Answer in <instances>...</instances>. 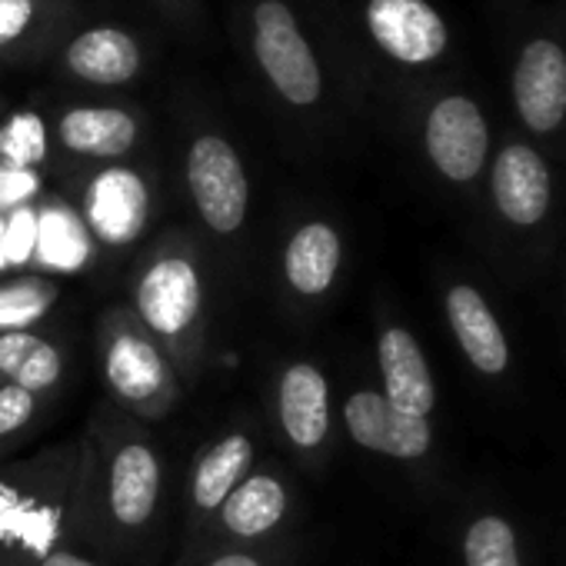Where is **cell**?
I'll return each instance as SVG.
<instances>
[{
    "label": "cell",
    "instance_id": "6da1fadb",
    "mask_svg": "<svg viewBox=\"0 0 566 566\" xmlns=\"http://www.w3.org/2000/svg\"><path fill=\"white\" fill-rule=\"evenodd\" d=\"M510 101L533 137H556L566 127V38L556 28H536L516 44Z\"/></svg>",
    "mask_w": 566,
    "mask_h": 566
},
{
    "label": "cell",
    "instance_id": "7a4b0ae2",
    "mask_svg": "<svg viewBox=\"0 0 566 566\" xmlns=\"http://www.w3.org/2000/svg\"><path fill=\"white\" fill-rule=\"evenodd\" d=\"M253 54L276 94L294 107H314L324 74L294 11L283 0H263L253 11Z\"/></svg>",
    "mask_w": 566,
    "mask_h": 566
},
{
    "label": "cell",
    "instance_id": "3957f363",
    "mask_svg": "<svg viewBox=\"0 0 566 566\" xmlns=\"http://www.w3.org/2000/svg\"><path fill=\"white\" fill-rule=\"evenodd\" d=\"M423 150L450 184H473L490 164V124L483 107L460 91L440 94L423 117Z\"/></svg>",
    "mask_w": 566,
    "mask_h": 566
},
{
    "label": "cell",
    "instance_id": "277c9868",
    "mask_svg": "<svg viewBox=\"0 0 566 566\" xmlns=\"http://www.w3.org/2000/svg\"><path fill=\"white\" fill-rule=\"evenodd\" d=\"M187 187L193 193L200 220L213 233L230 237L243 227L250 207V184L237 150L223 137L203 134L190 144Z\"/></svg>",
    "mask_w": 566,
    "mask_h": 566
},
{
    "label": "cell",
    "instance_id": "5b68a950",
    "mask_svg": "<svg viewBox=\"0 0 566 566\" xmlns=\"http://www.w3.org/2000/svg\"><path fill=\"white\" fill-rule=\"evenodd\" d=\"M134 301H137V317L154 337L167 344H180L197 327L203 307L197 263L184 253L157 256L137 280Z\"/></svg>",
    "mask_w": 566,
    "mask_h": 566
},
{
    "label": "cell",
    "instance_id": "8992f818",
    "mask_svg": "<svg viewBox=\"0 0 566 566\" xmlns=\"http://www.w3.org/2000/svg\"><path fill=\"white\" fill-rule=\"evenodd\" d=\"M367 34L403 67H430L450 51V24L430 0H367Z\"/></svg>",
    "mask_w": 566,
    "mask_h": 566
},
{
    "label": "cell",
    "instance_id": "52a82bcc",
    "mask_svg": "<svg viewBox=\"0 0 566 566\" xmlns=\"http://www.w3.org/2000/svg\"><path fill=\"white\" fill-rule=\"evenodd\" d=\"M107 387L137 410H160L174 397V374L157 344L137 327H114L104 344Z\"/></svg>",
    "mask_w": 566,
    "mask_h": 566
},
{
    "label": "cell",
    "instance_id": "ba28073f",
    "mask_svg": "<svg viewBox=\"0 0 566 566\" xmlns=\"http://www.w3.org/2000/svg\"><path fill=\"white\" fill-rule=\"evenodd\" d=\"M490 193L506 223L536 227L553 203V174L546 157L526 140L503 144L490 164Z\"/></svg>",
    "mask_w": 566,
    "mask_h": 566
},
{
    "label": "cell",
    "instance_id": "9c48e42d",
    "mask_svg": "<svg viewBox=\"0 0 566 566\" xmlns=\"http://www.w3.org/2000/svg\"><path fill=\"white\" fill-rule=\"evenodd\" d=\"M344 427L354 443L394 460H420L433 443V427L427 417H410L397 410L377 390H357L347 397Z\"/></svg>",
    "mask_w": 566,
    "mask_h": 566
},
{
    "label": "cell",
    "instance_id": "30bf717a",
    "mask_svg": "<svg viewBox=\"0 0 566 566\" xmlns=\"http://www.w3.org/2000/svg\"><path fill=\"white\" fill-rule=\"evenodd\" d=\"M147 207H150V197H147L144 177L127 167H107L87 187L84 223L91 237H97L101 243L127 247L144 233Z\"/></svg>",
    "mask_w": 566,
    "mask_h": 566
},
{
    "label": "cell",
    "instance_id": "8fae6325",
    "mask_svg": "<svg viewBox=\"0 0 566 566\" xmlns=\"http://www.w3.org/2000/svg\"><path fill=\"white\" fill-rule=\"evenodd\" d=\"M280 427L297 450H317L331 433V384L314 364H291L276 390Z\"/></svg>",
    "mask_w": 566,
    "mask_h": 566
},
{
    "label": "cell",
    "instance_id": "7c38bea8",
    "mask_svg": "<svg viewBox=\"0 0 566 566\" xmlns=\"http://www.w3.org/2000/svg\"><path fill=\"white\" fill-rule=\"evenodd\" d=\"M377 364L384 377V397L397 410L430 420L437 407V387L417 337L407 327H387L377 340Z\"/></svg>",
    "mask_w": 566,
    "mask_h": 566
},
{
    "label": "cell",
    "instance_id": "4fadbf2b",
    "mask_svg": "<svg viewBox=\"0 0 566 566\" xmlns=\"http://www.w3.org/2000/svg\"><path fill=\"white\" fill-rule=\"evenodd\" d=\"M160 460L154 453V447H147L144 440H130L114 453L111 463V476H107V506L111 516L127 526V530H140L160 500Z\"/></svg>",
    "mask_w": 566,
    "mask_h": 566
},
{
    "label": "cell",
    "instance_id": "5bb4252c",
    "mask_svg": "<svg viewBox=\"0 0 566 566\" xmlns=\"http://www.w3.org/2000/svg\"><path fill=\"white\" fill-rule=\"evenodd\" d=\"M447 321L453 327V337L467 360L483 377H500L510 367V347L503 337V327L496 324L490 304L480 297L470 283H457L447 294Z\"/></svg>",
    "mask_w": 566,
    "mask_h": 566
},
{
    "label": "cell",
    "instance_id": "9a60e30c",
    "mask_svg": "<svg viewBox=\"0 0 566 566\" xmlns=\"http://www.w3.org/2000/svg\"><path fill=\"white\" fill-rule=\"evenodd\" d=\"M340 260H344L340 233L324 220H311L297 227L294 237L287 240V250H283V276H287L291 291H297L301 297H324L340 273Z\"/></svg>",
    "mask_w": 566,
    "mask_h": 566
},
{
    "label": "cell",
    "instance_id": "2e32d148",
    "mask_svg": "<svg viewBox=\"0 0 566 566\" xmlns=\"http://www.w3.org/2000/svg\"><path fill=\"white\" fill-rule=\"evenodd\" d=\"M67 67L97 87H120L137 77L140 71V48L127 31L117 28H94L71 41Z\"/></svg>",
    "mask_w": 566,
    "mask_h": 566
},
{
    "label": "cell",
    "instance_id": "e0dca14e",
    "mask_svg": "<svg viewBox=\"0 0 566 566\" xmlns=\"http://www.w3.org/2000/svg\"><path fill=\"white\" fill-rule=\"evenodd\" d=\"M61 144L81 157L114 160L137 144V120L120 107H74L61 117Z\"/></svg>",
    "mask_w": 566,
    "mask_h": 566
},
{
    "label": "cell",
    "instance_id": "ac0fdd59",
    "mask_svg": "<svg viewBox=\"0 0 566 566\" xmlns=\"http://www.w3.org/2000/svg\"><path fill=\"white\" fill-rule=\"evenodd\" d=\"M287 516V490L273 473H250L237 483V490L223 500L220 520L227 533L240 539L266 536Z\"/></svg>",
    "mask_w": 566,
    "mask_h": 566
},
{
    "label": "cell",
    "instance_id": "d6986e66",
    "mask_svg": "<svg viewBox=\"0 0 566 566\" xmlns=\"http://www.w3.org/2000/svg\"><path fill=\"white\" fill-rule=\"evenodd\" d=\"M91 230L77 210L54 200L38 210V247L34 263L51 273H77L91 260Z\"/></svg>",
    "mask_w": 566,
    "mask_h": 566
},
{
    "label": "cell",
    "instance_id": "ffe728a7",
    "mask_svg": "<svg viewBox=\"0 0 566 566\" xmlns=\"http://www.w3.org/2000/svg\"><path fill=\"white\" fill-rule=\"evenodd\" d=\"M250 463H253V443L247 433L220 437L193 467V480H190L193 506L203 513L220 510L223 500L237 490V483L250 476Z\"/></svg>",
    "mask_w": 566,
    "mask_h": 566
},
{
    "label": "cell",
    "instance_id": "44dd1931",
    "mask_svg": "<svg viewBox=\"0 0 566 566\" xmlns=\"http://www.w3.org/2000/svg\"><path fill=\"white\" fill-rule=\"evenodd\" d=\"M0 374L8 377V384L38 397L61 380L64 357L51 340L31 331L0 334Z\"/></svg>",
    "mask_w": 566,
    "mask_h": 566
},
{
    "label": "cell",
    "instance_id": "7402d4cb",
    "mask_svg": "<svg viewBox=\"0 0 566 566\" xmlns=\"http://www.w3.org/2000/svg\"><path fill=\"white\" fill-rule=\"evenodd\" d=\"M57 304V287L44 276H24L0 287V334L31 331Z\"/></svg>",
    "mask_w": 566,
    "mask_h": 566
},
{
    "label": "cell",
    "instance_id": "603a6c76",
    "mask_svg": "<svg viewBox=\"0 0 566 566\" xmlns=\"http://www.w3.org/2000/svg\"><path fill=\"white\" fill-rule=\"evenodd\" d=\"M463 563L467 566H520L513 526L496 513L476 516L463 533Z\"/></svg>",
    "mask_w": 566,
    "mask_h": 566
},
{
    "label": "cell",
    "instance_id": "cb8c5ba5",
    "mask_svg": "<svg viewBox=\"0 0 566 566\" xmlns=\"http://www.w3.org/2000/svg\"><path fill=\"white\" fill-rule=\"evenodd\" d=\"M44 157H48V127L41 114L34 111L11 114L8 124L0 127V164L34 170L38 164H44Z\"/></svg>",
    "mask_w": 566,
    "mask_h": 566
},
{
    "label": "cell",
    "instance_id": "d4e9b609",
    "mask_svg": "<svg viewBox=\"0 0 566 566\" xmlns=\"http://www.w3.org/2000/svg\"><path fill=\"white\" fill-rule=\"evenodd\" d=\"M38 247V210L34 207H18L4 220V253L8 266H28L34 260Z\"/></svg>",
    "mask_w": 566,
    "mask_h": 566
},
{
    "label": "cell",
    "instance_id": "484cf974",
    "mask_svg": "<svg viewBox=\"0 0 566 566\" xmlns=\"http://www.w3.org/2000/svg\"><path fill=\"white\" fill-rule=\"evenodd\" d=\"M34 410H38V397L34 394L21 390L14 384L0 387V440L18 433L21 427H28Z\"/></svg>",
    "mask_w": 566,
    "mask_h": 566
},
{
    "label": "cell",
    "instance_id": "4316f807",
    "mask_svg": "<svg viewBox=\"0 0 566 566\" xmlns=\"http://www.w3.org/2000/svg\"><path fill=\"white\" fill-rule=\"evenodd\" d=\"M38 190H41L38 170H21V167L0 164V213L28 207V200L38 197Z\"/></svg>",
    "mask_w": 566,
    "mask_h": 566
},
{
    "label": "cell",
    "instance_id": "83f0119b",
    "mask_svg": "<svg viewBox=\"0 0 566 566\" xmlns=\"http://www.w3.org/2000/svg\"><path fill=\"white\" fill-rule=\"evenodd\" d=\"M34 11H38L34 0H0V48L24 38V31L34 21Z\"/></svg>",
    "mask_w": 566,
    "mask_h": 566
},
{
    "label": "cell",
    "instance_id": "f1b7e54d",
    "mask_svg": "<svg viewBox=\"0 0 566 566\" xmlns=\"http://www.w3.org/2000/svg\"><path fill=\"white\" fill-rule=\"evenodd\" d=\"M38 566H97V563L91 556H81V553H71V549H54Z\"/></svg>",
    "mask_w": 566,
    "mask_h": 566
},
{
    "label": "cell",
    "instance_id": "f546056e",
    "mask_svg": "<svg viewBox=\"0 0 566 566\" xmlns=\"http://www.w3.org/2000/svg\"><path fill=\"white\" fill-rule=\"evenodd\" d=\"M207 566H263V563L256 556H250V553H220Z\"/></svg>",
    "mask_w": 566,
    "mask_h": 566
},
{
    "label": "cell",
    "instance_id": "4dcf8cb0",
    "mask_svg": "<svg viewBox=\"0 0 566 566\" xmlns=\"http://www.w3.org/2000/svg\"><path fill=\"white\" fill-rule=\"evenodd\" d=\"M0 270H11L8 266V253H4V217H0Z\"/></svg>",
    "mask_w": 566,
    "mask_h": 566
}]
</instances>
